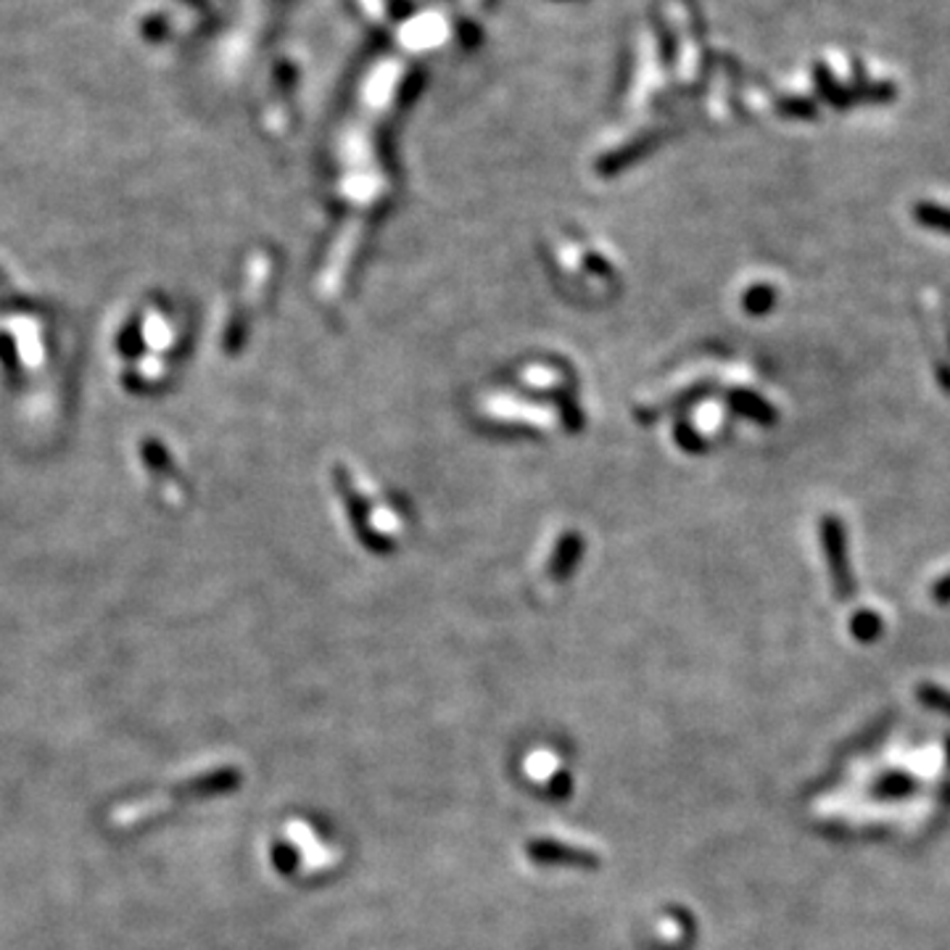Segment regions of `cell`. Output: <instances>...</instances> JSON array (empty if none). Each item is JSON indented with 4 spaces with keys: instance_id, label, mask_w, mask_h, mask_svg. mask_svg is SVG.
I'll return each instance as SVG.
<instances>
[{
    "instance_id": "6",
    "label": "cell",
    "mask_w": 950,
    "mask_h": 950,
    "mask_svg": "<svg viewBox=\"0 0 950 950\" xmlns=\"http://www.w3.org/2000/svg\"><path fill=\"white\" fill-rule=\"evenodd\" d=\"M937 378H940V385L946 391H950V365H940L937 367Z\"/></svg>"
},
{
    "instance_id": "2",
    "label": "cell",
    "mask_w": 950,
    "mask_h": 950,
    "mask_svg": "<svg viewBox=\"0 0 950 950\" xmlns=\"http://www.w3.org/2000/svg\"><path fill=\"white\" fill-rule=\"evenodd\" d=\"M914 219L927 230H937L950 236V209L937 204H918L914 209Z\"/></svg>"
},
{
    "instance_id": "3",
    "label": "cell",
    "mask_w": 950,
    "mask_h": 950,
    "mask_svg": "<svg viewBox=\"0 0 950 950\" xmlns=\"http://www.w3.org/2000/svg\"><path fill=\"white\" fill-rule=\"evenodd\" d=\"M879 631H882V620L874 616L871 610H860L858 616L853 618V633L860 639V642H874V639L879 637Z\"/></svg>"
},
{
    "instance_id": "5",
    "label": "cell",
    "mask_w": 950,
    "mask_h": 950,
    "mask_svg": "<svg viewBox=\"0 0 950 950\" xmlns=\"http://www.w3.org/2000/svg\"><path fill=\"white\" fill-rule=\"evenodd\" d=\"M935 599L940 602V605H948L950 602V575H946V579H940L935 584Z\"/></svg>"
},
{
    "instance_id": "4",
    "label": "cell",
    "mask_w": 950,
    "mask_h": 950,
    "mask_svg": "<svg viewBox=\"0 0 950 950\" xmlns=\"http://www.w3.org/2000/svg\"><path fill=\"white\" fill-rule=\"evenodd\" d=\"M771 304V290L769 288H758V290H752V296H750V309H760V312H763L765 307H769Z\"/></svg>"
},
{
    "instance_id": "1",
    "label": "cell",
    "mask_w": 950,
    "mask_h": 950,
    "mask_svg": "<svg viewBox=\"0 0 950 950\" xmlns=\"http://www.w3.org/2000/svg\"><path fill=\"white\" fill-rule=\"evenodd\" d=\"M821 531V547L829 562V575H832V586L840 599H851L855 592L851 553H847V531L840 518L827 515L819 523Z\"/></svg>"
}]
</instances>
